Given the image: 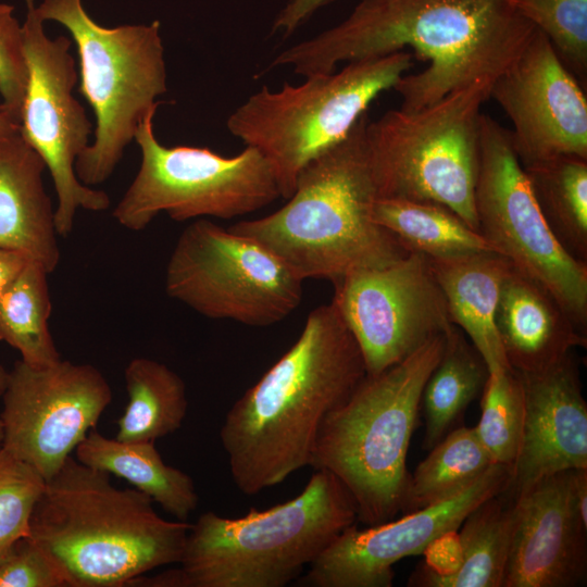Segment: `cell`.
Here are the masks:
<instances>
[{"mask_svg":"<svg viewBox=\"0 0 587 587\" xmlns=\"http://www.w3.org/2000/svg\"><path fill=\"white\" fill-rule=\"evenodd\" d=\"M535 29L515 0H360L339 24L284 50L271 65L291 66L305 78L411 48L428 65L392 89L400 109L416 111L480 77L496 78Z\"/></svg>","mask_w":587,"mask_h":587,"instance_id":"cell-1","label":"cell"},{"mask_svg":"<svg viewBox=\"0 0 587 587\" xmlns=\"http://www.w3.org/2000/svg\"><path fill=\"white\" fill-rule=\"evenodd\" d=\"M365 376L335 305L311 311L295 344L225 415L220 439L236 487L254 496L310 466L326 416Z\"/></svg>","mask_w":587,"mask_h":587,"instance_id":"cell-2","label":"cell"},{"mask_svg":"<svg viewBox=\"0 0 587 587\" xmlns=\"http://www.w3.org/2000/svg\"><path fill=\"white\" fill-rule=\"evenodd\" d=\"M135 488L67 458L45 483L29 523L32 538L67 587H121L179 563L191 523L160 516Z\"/></svg>","mask_w":587,"mask_h":587,"instance_id":"cell-3","label":"cell"},{"mask_svg":"<svg viewBox=\"0 0 587 587\" xmlns=\"http://www.w3.org/2000/svg\"><path fill=\"white\" fill-rule=\"evenodd\" d=\"M367 113L348 136L309 162L287 203L228 227L261 243L301 279L337 283L409 252L372 216L378 198L366 143Z\"/></svg>","mask_w":587,"mask_h":587,"instance_id":"cell-4","label":"cell"},{"mask_svg":"<svg viewBox=\"0 0 587 587\" xmlns=\"http://www.w3.org/2000/svg\"><path fill=\"white\" fill-rule=\"evenodd\" d=\"M357 521L344 484L314 470L297 497L270 509L234 519L202 513L178 563L184 587H284Z\"/></svg>","mask_w":587,"mask_h":587,"instance_id":"cell-5","label":"cell"},{"mask_svg":"<svg viewBox=\"0 0 587 587\" xmlns=\"http://www.w3.org/2000/svg\"><path fill=\"white\" fill-rule=\"evenodd\" d=\"M448 334L434 336L384 372L366 375L320 429L310 466L344 484L355 502L358 521L366 526L401 512L410 477L407 455L423 389Z\"/></svg>","mask_w":587,"mask_h":587,"instance_id":"cell-6","label":"cell"},{"mask_svg":"<svg viewBox=\"0 0 587 587\" xmlns=\"http://www.w3.org/2000/svg\"><path fill=\"white\" fill-rule=\"evenodd\" d=\"M45 21L62 24L76 45L79 92L92 108L95 137L75 163L86 186L104 183L134 140L138 125L167 90L160 22L122 25L97 24L80 0H43L36 7Z\"/></svg>","mask_w":587,"mask_h":587,"instance_id":"cell-7","label":"cell"},{"mask_svg":"<svg viewBox=\"0 0 587 587\" xmlns=\"http://www.w3.org/2000/svg\"><path fill=\"white\" fill-rule=\"evenodd\" d=\"M496 78L480 77L416 111L389 110L366 125L378 198L442 204L479 232L474 196L480 108Z\"/></svg>","mask_w":587,"mask_h":587,"instance_id":"cell-8","label":"cell"},{"mask_svg":"<svg viewBox=\"0 0 587 587\" xmlns=\"http://www.w3.org/2000/svg\"><path fill=\"white\" fill-rule=\"evenodd\" d=\"M402 50L349 62L339 72L305 77L299 86L262 87L227 118L229 133L271 163L282 198L288 199L302 168L344 140L369 105L412 66Z\"/></svg>","mask_w":587,"mask_h":587,"instance_id":"cell-9","label":"cell"},{"mask_svg":"<svg viewBox=\"0 0 587 587\" xmlns=\"http://www.w3.org/2000/svg\"><path fill=\"white\" fill-rule=\"evenodd\" d=\"M150 112L134 140L139 170L112 215L124 228L140 232L161 213L184 222L213 216L233 218L254 212L282 197L268 160L255 148L223 157L208 148L163 146Z\"/></svg>","mask_w":587,"mask_h":587,"instance_id":"cell-10","label":"cell"},{"mask_svg":"<svg viewBox=\"0 0 587 587\" xmlns=\"http://www.w3.org/2000/svg\"><path fill=\"white\" fill-rule=\"evenodd\" d=\"M474 203L479 233L516 270L542 285L586 334L587 264L566 251L547 223L510 130L485 113Z\"/></svg>","mask_w":587,"mask_h":587,"instance_id":"cell-11","label":"cell"},{"mask_svg":"<svg viewBox=\"0 0 587 587\" xmlns=\"http://www.w3.org/2000/svg\"><path fill=\"white\" fill-rule=\"evenodd\" d=\"M301 279L277 255L207 218L178 237L165 272L168 297L213 320L267 326L302 298Z\"/></svg>","mask_w":587,"mask_h":587,"instance_id":"cell-12","label":"cell"},{"mask_svg":"<svg viewBox=\"0 0 587 587\" xmlns=\"http://www.w3.org/2000/svg\"><path fill=\"white\" fill-rule=\"evenodd\" d=\"M23 23L28 80L21 111L20 134L41 157L57 195L54 222L60 237H67L79 209L101 212L110 208L107 192L84 185L75 163L88 147L91 123L73 96L77 83L72 40L50 38L34 0H26Z\"/></svg>","mask_w":587,"mask_h":587,"instance_id":"cell-13","label":"cell"},{"mask_svg":"<svg viewBox=\"0 0 587 587\" xmlns=\"http://www.w3.org/2000/svg\"><path fill=\"white\" fill-rule=\"evenodd\" d=\"M1 401V447L48 480L95 428L112 388L91 364L60 360L33 367L18 360Z\"/></svg>","mask_w":587,"mask_h":587,"instance_id":"cell-14","label":"cell"},{"mask_svg":"<svg viewBox=\"0 0 587 587\" xmlns=\"http://www.w3.org/2000/svg\"><path fill=\"white\" fill-rule=\"evenodd\" d=\"M333 285L332 303L358 344L366 375L384 372L457 327L422 253L353 272Z\"/></svg>","mask_w":587,"mask_h":587,"instance_id":"cell-15","label":"cell"},{"mask_svg":"<svg viewBox=\"0 0 587 587\" xmlns=\"http://www.w3.org/2000/svg\"><path fill=\"white\" fill-rule=\"evenodd\" d=\"M512 469L494 464L459 495L404 513L397 521L341 532L309 565L300 585L311 587H390L394 565L403 558L423 554L439 536L458 530L469 513L483 501L504 494Z\"/></svg>","mask_w":587,"mask_h":587,"instance_id":"cell-16","label":"cell"},{"mask_svg":"<svg viewBox=\"0 0 587 587\" xmlns=\"http://www.w3.org/2000/svg\"><path fill=\"white\" fill-rule=\"evenodd\" d=\"M490 97L512 123L523 167L561 155L587 159L585 90L539 29L496 77Z\"/></svg>","mask_w":587,"mask_h":587,"instance_id":"cell-17","label":"cell"},{"mask_svg":"<svg viewBox=\"0 0 587 587\" xmlns=\"http://www.w3.org/2000/svg\"><path fill=\"white\" fill-rule=\"evenodd\" d=\"M587 469L548 476L512 501L502 587H576L587 579Z\"/></svg>","mask_w":587,"mask_h":587,"instance_id":"cell-18","label":"cell"},{"mask_svg":"<svg viewBox=\"0 0 587 587\" xmlns=\"http://www.w3.org/2000/svg\"><path fill=\"white\" fill-rule=\"evenodd\" d=\"M515 373L523 388L524 421L502 494L510 501L548 476L587 469V403L573 352L544 370Z\"/></svg>","mask_w":587,"mask_h":587,"instance_id":"cell-19","label":"cell"},{"mask_svg":"<svg viewBox=\"0 0 587 587\" xmlns=\"http://www.w3.org/2000/svg\"><path fill=\"white\" fill-rule=\"evenodd\" d=\"M495 324L510 369L520 373L549 367L587 345L555 298L513 265L500 288Z\"/></svg>","mask_w":587,"mask_h":587,"instance_id":"cell-20","label":"cell"},{"mask_svg":"<svg viewBox=\"0 0 587 587\" xmlns=\"http://www.w3.org/2000/svg\"><path fill=\"white\" fill-rule=\"evenodd\" d=\"M46 170L20 132L0 138V248L21 252L52 273L61 253Z\"/></svg>","mask_w":587,"mask_h":587,"instance_id":"cell-21","label":"cell"},{"mask_svg":"<svg viewBox=\"0 0 587 587\" xmlns=\"http://www.w3.org/2000/svg\"><path fill=\"white\" fill-rule=\"evenodd\" d=\"M452 323L470 338L489 373L511 370L495 324L500 288L512 263L492 251L427 258Z\"/></svg>","mask_w":587,"mask_h":587,"instance_id":"cell-22","label":"cell"},{"mask_svg":"<svg viewBox=\"0 0 587 587\" xmlns=\"http://www.w3.org/2000/svg\"><path fill=\"white\" fill-rule=\"evenodd\" d=\"M74 453L80 463L125 479L178 521H187L198 507L192 478L167 465L154 442L121 441L92 428Z\"/></svg>","mask_w":587,"mask_h":587,"instance_id":"cell-23","label":"cell"},{"mask_svg":"<svg viewBox=\"0 0 587 587\" xmlns=\"http://www.w3.org/2000/svg\"><path fill=\"white\" fill-rule=\"evenodd\" d=\"M501 494L483 501L464 519L458 532L461 564L448 576H435L416 567L410 587H502L508 561L512 501Z\"/></svg>","mask_w":587,"mask_h":587,"instance_id":"cell-24","label":"cell"},{"mask_svg":"<svg viewBox=\"0 0 587 587\" xmlns=\"http://www.w3.org/2000/svg\"><path fill=\"white\" fill-rule=\"evenodd\" d=\"M127 403L116 421L115 438L128 442H154L175 433L188 410L186 385L166 364L134 358L124 370Z\"/></svg>","mask_w":587,"mask_h":587,"instance_id":"cell-25","label":"cell"},{"mask_svg":"<svg viewBox=\"0 0 587 587\" xmlns=\"http://www.w3.org/2000/svg\"><path fill=\"white\" fill-rule=\"evenodd\" d=\"M373 220L392 234L408 252L448 258L497 252L489 241L449 208L429 201L377 198ZM498 253V252H497Z\"/></svg>","mask_w":587,"mask_h":587,"instance_id":"cell-26","label":"cell"},{"mask_svg":"<svg viewBox=\"0 0 587 587\" xmlns=\"http://www.w3.org/2000/svg\"><path fill=\"white\" fill-rule=\"evenodd\" d=\"M488 376L483 357L455 327L447 335L442 355L423 389L424 449L430 450L458 427L467 405L483 391Z\"/></svg>","mask_w":587,"mask_h":587,"instance_id":"cell-27","label":"cell"},{"mask_svg":"<svg viewBox=\"0 0 587 587\" xmlns=\"http://www.w3.org/2000/svg\"><path fill=\"white\" fill-rule=\"evenodd\" d=\"M494 464L475 427H455L410 475L401 512L410 513L459 495Z\"/></svg>","mask_w":587,"mask_h":587,"instance_id":"cell-28","label":"cell"},{"mask_svg":"<svg viewBox=\"0 0 587 587\" xmlns=\"http://www.w3.org/2000/svg\"><path fill=\"white\" fill-rule=\"evenodd\" d=\"M49 274L30 260L0 297V341L15 349L21 360L33 367L61 360L49 328Z\"/></svg>","mask_w":587,"mask_h":587,"instance_id":"cell-29","label":"cell"},{"mask_svg":"<svg viewBox=\"0 0 587 587\" xmlns=\"http://www.w3.org/2000/svg\"><path fill=\"white\" fill-rule=\"evenodd\" d=\"M540 210L561 245L587 260V159L561 155L523 167Z\"/></svg>","mask_w":587,"mask_h":587,"instance_id":"cell-30","label":"cell"},{"mask_svg":"<svg viewBox=\"0 0 587 587\" xmlns=\"http://www.w3.org/2000/svg\"><path fill=\"white\" fill-rule=\"evenodd\" d=\"M476 434L494 463L513 467L522 438L524 395L513 370L489 373L482 391Z\"/></svg>","mask_w":587,"mask_h":587,"instance_id":"cell-31","label":"cell"},{"mask_svg":"<svg viewBox=\"0 0 587 587\" xmlns=\"http://www.w3.org/2000/svg\"><path fill=\"white\" fill-rule=\"evenodd\" d=\"M519 13L544 33L567 70L587 78V0H515Z\"/></svg>","mask_w":587,"mask_h":587,"instance_id":"cell-32","label":"cell"},{"mask_svg":"<svg viewBox=\"0 0 587 587\" xmlns=\"http://www.w3.org/2000/svg\"><path fill=\"white\" fill-rule=\"evenodd\" d=\"M46 480L0 447V546L29 536L34 508Z\"/></svg>","mask_w":587,"mask_h":587,"instance_id":"cell-33","label":"cell"},{"mask_svg":"<svg viewBox=\"0 0 587 587\" xmlns=\"http://www.w3.org/2000/svg\"><path fill=\"white\" fill-rule=\"evenodd\" d=\"M27 80L23 24L13 5L0 3V105L18 126Z\"/></svg>","mask_w":587,"mask_h":587,"instance_id":"cell-34","label":"cell"},{"mask_svg":"<svg viewBox=\"0 0 587 587\" xmlns=\"http://www.w3.org/2000/svg\"><path fill=\"white\" fill-rule=\"evenodd\" d=\"M0 587H67L46 554L29 537L16 540L0 565Z\"/></svg>","mask_w":587,"mask_h":587,"instance_id":"cell-35","label":"cell"},{"mask_svg":"<svg viewBox=\"0 0 587 587\" xmlns=\"http://www.w3.org/2000/svg\"><path fill=\"white\" fill-rule=\"evenodd\" d=\"M425 559L419 564L422 571L435 576L453 574L461 564V546L458 532H448L429 544L423 553Z\"/></svg>","mask_w":587,"mask_h":587,"instance_id":"cell-36","label":"cell"},{"mask_svg":"<svg viewBox=\"0 0 587 587\" xmlns=\"http://www.w3.org/2000/svg\"><path fill=\"white\" fill-rule=\"evenodd\" d=\"M336 0H288L273 21L272 33H282L284 37L294 34L317 10Z\"/></svg>","mask_w":587,"mask_h":587,"instance_id":"cell-37","label":"cell"},{"mask_svg":"<svg viewBox=\"0 0 587 587\" xmlns=\"http://www.w3.org/2000/svg\"><path fill=\"white\" fill-rule=\"evenodd\" d=\"M30 261L25 254L0 248V297Z\"/></svg>","mask_w":587,"mask_h":587,"instance_id":"cell-38","label":"cell"},{"mask_svg":"<svg viewBox=\"0 0 587 587\" xmlns=\"http://www.w3.org/2000/svg\"><path fill=\"white\" fill-rule=\"evenodd\" d=\"M18 132L20 126L11 120L0 105V138Z\"/></svg>","mask_w":587,"mask_h":587,"instance_id":"cell-39","label":"cell"},{"mask_svg":"<svg viewBox=\"0 0 587 587\" xmlns=\"http://www.w3.org/2000/svg\"><path fill=\"white\" fill-rule=\"evenodd\" d=\"M8 374H9V371L3 365L0 364V400L7 386ZM1 442H2V425L0 421V447H1Z\"/></svg>","mask_w":587,"mask_h":587,"instance_id":"cell-40","label":"cell"},{"mask_svg":"<svg viewBox=\"0 0 587 587\" xmlns=\"http://www.w3.org/2000/svg\"><path fill=\"white\" fill-rule=\"evenodd\" d=\"M13 544L1 545L0 546V565L3 562V560L5 559V557L8 555V553L11 550V547H12Z\"/></svg>","mask_w":587,"mask_h":587,"instance_id":"cell-41","label":"cell"}]
</instances>
